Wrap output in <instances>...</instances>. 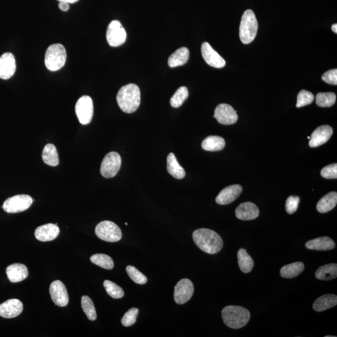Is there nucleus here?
<instances>
[{
    "instance_id": "nucleus-1",
    "label": "nucleus",
    "mask_w": 337,
    "mask_h": 337,
    "mask_svg": "<svg viewBox=\"0 0 337 337\" xmlns=\"http://www.w3.org/2000/svg\"><path fill=\"white\" fill-rule=\"evenodd\" d=\"M193 237L197 247L208 254H217L223 248L221 237L211 229H197L193 232Z\"/></svg>"
},
{
    "instance_id": "nucleus-2",
    "label": "nucleus",
    "mask_w": 337,
    "mask_h": 337,
    "mask_svg": "<svg viewBox=\"0 0 337 337\" xmlns=\"http://www.w3.org/2000/svg\"><path fill=\"white\" fill-rule=\"evenodd\" d=\"M116 100L122 111L129 114L135 112L140 105V89L135 84H127L118 91Z\"/></svg>"
},
{
    "instance_id": "nucleus-3",
    "label": "nucleus",
    "mask_w": 337,
    "mask_h": 337,
    "mask_svg": "<svg viewBox=\"0 0 337 337\" xmlns=\"http://www.w3.org/2000/svg\"><path fill=\"white\" fill-rule=\"evenodd\" d=\"M222 317L227 326L233 329H239L248 324L251 313L242 307L229 306L223 308Z\"/></svg>"
},
{
    "instance_id": "nucleus-4",
    "label": "nucleus",
    "mask_w": 337,
    "mask_h": 337,
    "mask_svg": "<svg viewBox=\"0 0 337 337\" xmlns=\"http://www.w3.org/2000/svg\"><path fill=\"white\" fill-rule=\"evenodd\" d=\"M258 22L251 10L244 11L239 27V37L244 44L248 45L254 40L258 31Z\"/></svg>"
},
{
    "instance_id": "nucleus-5",
    "label": "nucleus",
    "mask_w": 337,
    "mask_h": 337,
    "mask_svg": "<svg viewBox=\"0 0 337 337\" xmlns=\"http://www.w3.org/2000/svg\"><path fill=\"white\" fill-rule=\"evenodd\" d=\"M66 58V51L63 45L57 43L49 46L45 53L46 67L51 71L59 70L65 66Z\"/></svg>"
},
{
    "instance_id": "nucleus-6",
    "label": "nucleus",
    "mask_w": 337,
    "mask_h": 337,
    "mask_svg": "<svg viewBox=\"0 0 337 337\" xmlns=\"http://www.w3.org/2000/svg\"><path fill=\"white\" fill-rule=\"evenodd\" d=\"M95 233L100 239L106 242H115L122 238V232L114 222L104 220L99 223L95 229Z\"/></svg>"
},
{
    "instance_id": "nucleus-7",
    "label": "nucleus",
    "mask_w": 337,
    "mask_h": 337,
    "mask_svg": "<svg viewBox=\"0 0 337 337\" xmlns=\"http://www.w3.org/2000/svg\"><path fill=\"white\" fill-rule=\"evenodd\" d=\"M33 202V199L31 196L21 194L8 198L3 204L2 208L7 213H18L27 210Z\"/></svg>"
},
{
    "instance_id": "nucleus-8",
    "label": "nucleus",
    "mask_w": 337,
    "mask_h": 337,
    "mask_svg": "<svg viewBox=\"0 0 337 337\" xmlns=\"http://www.w3.org/2000/svg\"><path fill=\"white\" fill-rule=\"evenodd\" d=\"M75 111L81 124L86 125L91 123L94 113L92 99L88 96L81 97L76 104Z\"/></svg>"
},
{
    "instance_id": "nucleus-9",
    "label": "nucleus",
    "mask_w": 337,
    "mask_h": 337,
    "mask_svg": "<svg viewBox=\"0 0 337 337\" xmlns=\"http://www.w3.org/2000/svg\"><path fill=\"white\" fill-rule=\"evenodd\" d=\"M121 166V158L118 153L111 152L103 160L101 165V174L104 178H111L120 171Z\"/></svg>"
},
{
    "instance_id": "nucleus-10",
    "label": "nucleus",
    "mask_w": 337,
    "mask_h": 337,
    "mask_svg": "<svg viewBox=\"0 0 337 337\" xmlns=\"http://www.w3.org/2000/svg\"><path fill=\"white\" fill-rule=\"evenodd\" d=\"M126 37V30L120 22L114 20L109 23L106 32V39L110 46L117 47L124 44Z\"/></svg>"
},
{
    "instance_id": "nucleus-11",
    "label": "nucleus",
    "mask_w": 337,
    "mask_h": 337,
    "mask_svg": "<svg viewBox=\"0 0 337 337\" xmlns=\"http://www.w3.org/2000/svg\"><path fill=\"white\" fill-rule=\"evenodd\" d=\"M193 283L188 278H183L177 284L174 288V301L178 304H184L190 300L194 294Z\"/></svg>"
},
{
    "instance_id": "nucleus-12",
    "label": "nucleus",
    "mask_w": 337,
    "mask_h": 337,
    "mask_svg": "<svg viewBox=\"0 0 337 337\" xmlns=\"http://www.w3.org/2000/svg\"><path fill=\"white\" fill-rule=\"evenodd\" d=\"M49 293H50L52 301L57 306L65 307L68 304V290L62 282L60 280L53 282L49 287Z\"/></svg>"
},
{
    "instance_id": "nucleus-13",
    "label": "nucleus",
    "mask_w": 337,
    "mask_h": 337,
    "mask_svg": "<svg viewBox=\"0 0 337 337\" xmlns=\"http://www.w3.org/2000/svg\"><path fill=\"white\" fill-rule=\"evenodd\" d=\"M214 117L220 124L231 125L238 120L237 111L228 104H220L215 109Z\"/></svg>"
},
{
    "instance_id": "nucleus-14",
    "label": "nucleus",
    "mask_w": 337,
    "mask_h": 337,
    "mask_svg": "<svg viewBox=\"0 0 337 337\" xmlns=\"http://www.w3.org/2000/svg\"><path fill=\"white\" fill-rule=\"evenodd\" d=\"M201 53L205 62L214 68H222L226 65L225 60L208 42L202 43Z\"/></svg>"
},
{
    "instance_id": "nucleus-15",
    "label": "nucleus",
    "mask_w": 337,
    "mask_h": 337,
    "mask_svg": "<svg viewBox=\"0 0 337 337\" xmlns=\"http://www.w3.org/2000/svg\"><path fill=\"white\" fill-rule=\"evenodd\" d=\"M23 310L22 302L13 298L0 304V316L5 319H13L21 314Z\"/></svg>"
},
{
    "instance_id": "nucleus-16",
    "label": "nucleus",
    "mask_w": 337,
    "mask_h": 337,
    "mask_svg": "<svg viewBox=\"0 0 337 337\" xmlns=\"http://www.w3.org/2000/svg\"><path fill=\"white\" fill-rule=\"evenodd\" d=\"M16 61L14 55L5 53L0 57V78L3 80L10 79L15 72Z\"/></svg>"
},
{
    "instance_id": "nucleus-17",
    "label": "nucleus",
    "mask_w": 337,
    "mask_h": 337,
    "mask_svg": "<svg viewBox=\"0 0 337 337\" xmlns=\"http://www.w3.org/2000/svg\"><path fill=\"white\" fill-rule=\"evenodd\" d=\"M332 135V127L328 125H324L317 127L310 136V147H317L322 146L329 140Z\"/></svg>"
},
{
    "instance_id": "nucleus-18",
    "label": "nucleus",
    "mask_w": 337,
    "mask_h": 337,
    "mask_svg": "<svg viewBox=\"0 0 337 337\" xmlns=\"http://www.w3.org/2000/svg\"><path fill=\"white\" fill-rule=\"evenodd\" d=\"M242 188L239 184L227 187L220 192L216 199L218 204L228 205L233 202L242 193Z\"/></svg>"
},
{
    "instance_id": "nucleus-19",
    "label": "nucleus",
    "mask_w": 337,
    "mask_h": 337,
    "mask_svg": "<svg viewBox=\"0 0 337 337\" xmlns=\"http://www.w3.org/2000/svg\"><path fill=\"white\" fill-rule=\"evenodd\" d=\"M60 234V228L54 223H46L38 228L34 235L36 239L42 242H48L53 240L58 237Z\"/></svg>"
},
{
    "instance_id": "nucleus-20",
    "label": "nucleus",
    "mask_w": 337,
    "mask_h": 337,
    "mask_svg": "<svg viewBox=\"0 0 337 337\" xmlns=\"http://www.w3.org/2000/svg\"><path fill=\"white\" fill-rule=\"evenodd\" d=\"M259 209L254 203H242L235 210V216L242 220H251L256 219L259 216Z\"/></svg>"
},
{
    "instance_id": "nucleus-21",
    "label": "nucleus",
    "mask_w": 337,
    "mask_h": 337,
    "mask_svg": "<svg viewBox=\"0 0 337 337\" xmlns=\"http://www.w3.org/2000/svg\"><path fill=\"white\" fill-rule=\"evenodd\" d=\"M7 274L11 283H17L28 277V268L22 264H13L7 268Z\"/></svg>"
},
{
    "instance_id": "nucleus-22",
    "label": "nucleus",
    "mask_w": 337,
    "mask_h": 337,
    "mask_svg": "<svg viewBox=\"0 0 337 337\" xmlns=\"http://www.w3.org/2000/svg\"><path fill=\"white\" fill-rule=\"evenodd\" d=\"M306 248L315 251H330L335 248L334 241L328 237H322L308 241L306 244Z\"/></svg>"
},
{
    "instance_id": "nucleus-23",
    "label": "nucleus",
    "mask_w": 337,
    "mask_h": 337,
    "mask_svg": "<svg viewBox=\"0 0 337 337\" xmlns=\"http://www.w3.org/2000/svg\"><path fill=\"white\" fill-rule=\"evenodd\" d=\"M190 58V51L187 48L182 47L171 55L168 59V65L171 68L185 65Z\"/></svg>"
},
{
    "instance_id": "nucleus-24",
    "label": "nucleus",
    "mask_w": 337,
    "mask_h": 337,
    "mask_svg": "<svg viewBox=\"0 0 337 337\" xmlns=\"http://www.w3.org/2000/svg\"><path fill=\"white\" fill-rule=\"evenodd\" d=\"M337 296L334 294H326L321 296L315 301L313 305V309L316 312L331 309L336 306Z\"/></svg>"
},
{
    "instance_id": "nucleus-25",
    "label": "nucleus",
    "mask_w": 337,
    "mask_h": 337,
    "mask_svg": "<svg viewBox=\"0 0 337 337\" xmlns=\"http://www.w3.org/2000/svg\"><path fill=\"white\" fill-rule=\"evenodd\" d=\"M167 172L174 178L182 179L185 176L184 168L180 165L173 153L168 154L167 156Z\"/></svg>"
},
{
    "instance_id": "nucleus-26",
    "label": "nucleus",
    "mask_w": 337,
    "mask_h": 337,
    "mask_svg": "<svg viewBox=\"0 0 337 337\" xmlns=\"http://www.w3.org/2000/svg\"><path fill=\"white\" fill-rule=\"evenodd\" d=\"M337 203V193L330 192L322 197L316 205V209L321 213H326L335 208Z\"/></svg>"
},
{
    "instance_id": "nucleus-27",
    "label": "nucleus",
    "mask_w": 337,
    "mask_h": 337,
    "mask_svg": "<svg viewBox=\"0 0 337 337\" xmlns=\"http://www.w3.org/2000/svg\"><path fill=\"white\" fill-rule=\"evenodd\" d=\"M337 277L336 264H329L320 267L315 272V277L319 280H330Z\"/></svg>"
},
{
    "instance_id": "nucleus-28",
    "label": "nucleus",
    "mask_w": 337,
    "mask_h": 337,
    "mask_svg": "<svg viewBox=\"0 0 337 337\" xmlns=\"http://www.w3.org/2000/svg\"><path fill=\"white\" fill-rule=\"evenodd\" d=\"M226 146L224 139L218 136H210L202 141V149L207 151H219Z\"/></svg>"
},
{
    "instance_id": "nucleus-29",
    "label": "nucleus",
    "mask_w": 337,
    "mask_h": 337,
    "mask_svg": "<svg viewBox=\"0 0 337 337\" xmlns=\"http://www.w3.org/2000/svg\"><path fill=\"white\" fill-rule=\"evenodd\" d=\"M42 159L46 164L57 166L59 164V157L57 148L52 144H46L42 153Z\"/></svg>"
},
{
    "instance_id": "nucleus-30",
    "label": "nucleus",
    "mask_w": 337,
    "mask_h": 337,
    "mask_svg": "<svg viewBox=\"0 0 337 337\" xmlns=\"http://www.w3.org/2000/svg\"><path fill=\"white\" fill-rule=\"evenodd\" d=\"M305 266L303 263L297 262L282 267L280 275L286 278H292L297 277L304 271Z\"/></svg>"
},
{
    "instance_id": "nucleus-31",
    "label": "nucleus",
    "mask_w": 337,
    "mask_h": 337,
    "mask_svg": "<svg viewBox=\"0 0 337 337\" xmlns=\"http://www.w3.org/2000/svg\"><path fill=\"white\" fill-rule=\"evenodd\" d=\"M238 264L239 268L244 273L248 274L251 272L254 267V263L252 257L250 256L245 249H240L237 254Z\"/></svg>"
},
{
    "instance_id": "nucleus-32",
    "label": "nucleus",
    "mask_w": 337,
    "mask_h": 337,
    "mask_svg": "<svg viewBox=\"0 0 337 337\" xmlns=\"http://www.w3.org/2000/svg\"><path fill=\"white\" fill-rule=\"evenodd\" d=\"M91 263L99 267H102L107 270H111L114 268V262L111 257L103 254H97L92 255L90 257Z\"/></svg>"
},
{
    "instance_id": "nucleus-33",
    "label": "nucleus",
    "mask_w": 337,
    "mask_h": 337,
    "mask_svg": "<svg viewBox=\"0 0 337 337\" xmlns=\"http://www.w3.org/2000/svg\"><path fill=\"white\" fill-rule=\"evenodd\" d=\"M81 307L89 321H95L97 320V313L95 305L88 296L84 295L81 298Z\"/></svg>"
},
{
    "instance_id": "nucleus-34",
    "label": "nucleus",
    "mask_w": 337,
    "mask_h": 337,
    "mask_svg": "<svg viewBox=\"0 0 337 337\" xmlns=\"http://www.w3.org/2000/svg\"><path fill=\"white\" fill-rule=\"evenodd\" d=\"M336 101V95L334 92H319L316 96V105L322 107L332 106Z\"/></svg>"
},
{
    "instance_id": "nucleus-35",
    "label": "nucleus",
    "mask_w": 337,
    "mask_h": 337,
    "mask_svg": "<svg viewBox=\"0 0 337 337\" xmlns=\"http://www.w3.org/2000/svg\"><path fill=\"white\" fill-rule=\"evenodd\" d=\"M189 97V91L186 87L181 86L171 98L170 103L171 106L178 108L182 105Z\"/></svg>"
},
{
    "instance_id": "nucleus-36",
    "label": "nucleus",
    "mask_w": 337,
    "mask_h": 337,
    "mask_svg": "<svg viewBox=\"0 0 337 337\" xmlns=\"http://www.w3.org/2000/svg\"><path fill=\"white\" fill-rule=\"evenodd\" d=\"M104 287L107 293L112 298L119 299L123 297L124 292L123 289L113 282L107 280L104 281Z\"/></svg>"
},
{
    "instance_id": "nucleus-37",
    "label": "nucleus",
    "mask_w": 337,
    "mask_h": 337,
    "mask_svg": "<svg viewBox=\"0 0 337 337\" xmlns=\"http://www.w3.org/2000/svg\"><path fill=\"white\" fill-rule=\"evenodd\" d=\"M126 272L129 277L136 284L144 285L147 282V278L146 276L142 274L135 267L132 266H127L126 267Z\"/></svg>"
},
{
    "instance_id": "nucleus-38",
    "label": "nucleus",
    "mask_w": 337,
    "mask_h": 337,
    "mask_svg": "<svg viewBox=\"0 0 337 337\" xmlns=\"http://www.w3.org/2000/svg\"><path fill=\"white\" fill-rule=\"evenodd\" d=\"M314 99V95L312 92L306 91V90H302L298 94L296 107H301L309 105V104L313 103Z\"/></svg>"
},
{
    "instance_id": "nucleus-39",
    "label": "nucleus",
    "mask_w": 337,
    "mask_h": 337,
    "mask_svg": "<svg viewBox=\"0 0 337 337\" xmlns=\"http://www.w3.org/2000/svg\"><path fill=\"white\" fill-rule=\"evenodd\" d=\"M139 313V310L136 308H132L125 313L123 319L121 320V323L124 327H130L135 324L136 319Z\"/></svg>"
},
{
    "instance_id": "nucleus-40",
    "label": "nucleus",
    "mask_w": 337,
    "mask_h": 337,
    "mask_svg": "<svg viewBox=\"0 0 337 337\" xmlns=\"http://www.w3.org/2000/svg\"><path fill=\"white\" fill-rule=\"evenodd\" d=\"M299 202H300V197L298 196L289 197L286 203L287 213L289 214L295 213L297 210Z\"/></svg>"
},
{
    "instance_id": "nucleus-41",
    "label": "nucleus",
    "mask_w": 337,
    "mask_h": 337,
    "mask_svg": "<svg viewBox=\"0 0 337 337\" xmlns=\"http://www.w3.org/2000/svg\"><path fill=\"white\" fill-rule=\"evenodd\" d=\"M321 174L325 179H336L337 164L334 163L327 165L326 167L322 168Z\"/></svg>"
},
{
    "instance_id": "nucleus-42",
    "label": "nucleus",
    "mask_w": 337,
    "mask_h": 337,
    "mask_svg": "<svg viewBox=\"0 0 337 337\" xmlns=\"http://www.w3.org/2000/svg\"><path fill=\"white\" fill-rule=\"evenodd\" d=\"M322 79L325 83L336 85L337 84V69H333L328 71L322 75Z\"/></svg>"
},
{
    "instance_id": "nucleus-43",
    "label": "nucleus",
    "mask_w": 337,
    "mask_h": 337,
    "mask_svg": "<svg viewBox=\"0 0 337 337\" xmlns=\"http://www.w3.org/2000/svg\"><path fill=\"white\" fill-rule=\"evenodd\" d=\"M60 9L63 11H67L69 10V5L68 3L60 2L59 4Z\"/></svg>"
},
{
    "instance_id": "nucleus-44",
    "label": "nucleus",
    "mask_w": 337,
    "mask_h": 337,
    "mask_svg": "<svg viewBox=\"0 0 337 337\" xmlns=\"http://www.w3.org/2000/svg\"><path fill=\"white\" fill-rule=\"evenodd\" d=\"M59 2H66L68 4H74V3L79 1V0H58Z\"/></svg>"
},
{
    "instance_id": "nucleus-45",
    "label": "nucleus",
    "mask_w": 337,
    "mask_h": 337,
    "mask_svg": "<svg viewBox=\"0 0 337 337\" xmlns=\"http://www.w3.org/2000/svg\"><path fill=\"white\" fill-rule=\"evenodd\" d=\"M332 30L335 33H337V24H333L332 26Z\"/></svg>"
},
{
    "instance_id": "nucleus-46",
    "label": "nucleus",
    "mask_w": 337,
    "mask_h": 337,
    "mask_svg": "<svg viewBox=\"0 0 337 337\" xmlns=\"http://www.w3.org/2000/svg\"><path fill=\"white\" fill-rule=\"evenodd\" d=\"M125 224H126V226H127V223H126V222L125 223Z\"/></svg>"
},
{
    "instance_id": "nucleus-47",
    "label": "nucleus",
    "mask_w": 337,
    "mask_h": 337,
    "mask_svg": "<svg viewBox=\"0 0 337 337\" xmlns=\"http://www.w3.org/2000/svg\"><path fill=\"white\" fill-rule=\"evenodd\" d=\"M308 139H310V137H309H309H308Z\"/></svg>"
}]
</instances>
